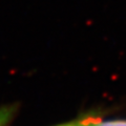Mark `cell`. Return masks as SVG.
Instances as JSON below:
<instances>
[{"label":"cell","mask_w":126,"mask_h":126,"mask_svg":"<svg viewBox=\"0 0 126 126\" xmlns=\"http://www.w3.org/2000/svg\"><path fill=\"white\" fill-rule=\"evenodd\" d=\"M14 106H4L0 108V126H10L15 116Z\"/></svg>","instance_id":"cell-1"},{"label":"cell","mask_w":126,"mask_h":126,"mask_svg":"<svg viewBox=\"0 0 126 126\" xmlns=\"http://www.w3.org/2000/svg\"><path fill=\"white\" fill-rule=\"evenodd\" d=\"M57 126H85V121H75V122H70V123H66V124H61V125H57Z\"/></svg>","instance_id":"cell-3"},{"label":"cell","mask_w":126,"mask_h":126,"mask_svg":"<svg viewBox=\"0 0 126 126\" xmlns=\"http://www.w3.org/2000/svg\"><path fill=\"white\" fill-rule=\"evenodd\" d=\"M85 126H126V120H86Z\"/></svg>","instance_id":"cell-2"}]
</instances>
